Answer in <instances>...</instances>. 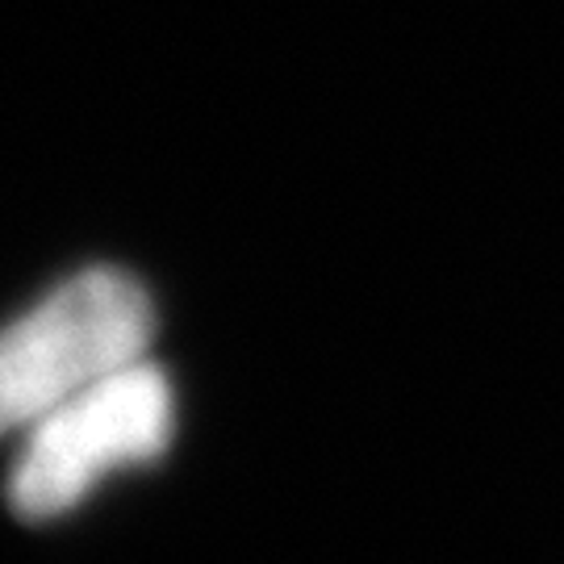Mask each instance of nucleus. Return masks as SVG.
Returning <instances> with one entry per match:
<instances>
[{
	"mask_svg": "<svg viewBox=\"0 0 564 564\" xmlns=\"http://www.w3.org/2000/svg\"><path fill=\"white\" fill-rule=\"evenodd\" d=\"M155 330L151 297L118 268H88L59 284L0 347L4 426L39 423L46 410L142 360Z\"/></svg>",
	"mask_w": 564,
	"mask_h": 564,
	"instance_id": "1",
	"label": "nucleus"
},
{
	"mask_svg": "<svg viewBox=\"0 0 564 564\" xmlns=\"http://www.w3.org/2000/svg\"><path fill=\"white\" fill-rule=\"evenodd\" d=\"M172 384L160 368L130 364L30 423L9 498L21 519H55L118 464L155 460L172 444Z\"/></svg>",
	"mask_w": 564,
	"mask_h": 564,
	"instance_id": "2",
	"label": "nucleus"
}]
</instances>
